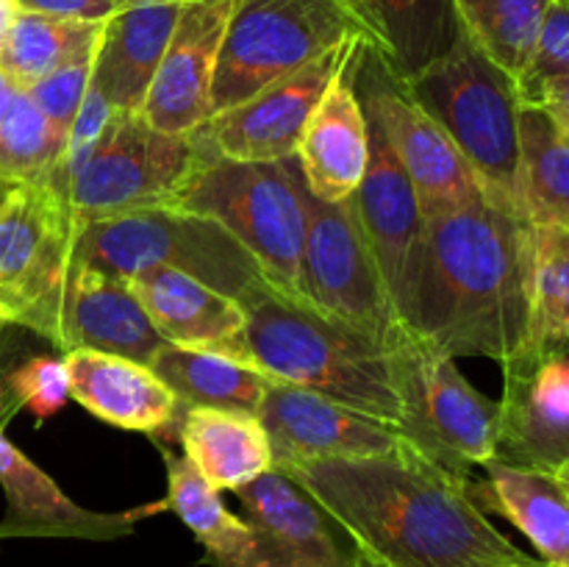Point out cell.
<instances>
[{"label": "cell", "mask_w": 569, "mask_h": 567, "mask_svg": "<svg viewBox=\"0 0 569 567\" xmlns=\"http://www.w3.org/2000/svg\"><path fill=\"white\" fill-rule=\"evenodd\" d=\"M378 567H548L517 548L478 506L472 478L411 442L383 456L289 470Z\"/></svg>", "instance_id": "cell-1"}, {"label": "cell", "mask_w": 569, "mask_h": 567, "mask_svg": "<svg viewBox=\"0 0 569 567\" xmlns=\"http://www.w3.org/2000/svg\"><path fill=\"white\" fill-rule=\"evenodd\" d=\"M533 226L481 198L426 215L403 326L450 359H517L531 345Z\"/></svg>", "instance_id": "cell-2"}, {"label": "cell", "mask_w": 569, "mask_h": 567, "mask_svg": "<svg viewBox=\"0 0 569 567\" xmlns=\"http://www.w3.org/2000/svg\"><path fill=\"white\" fill-rule=\"evenodd\" d=\"M248 354L276 381L315 389L337 404L398 428L400 389L392 350L298 304L264 281L242 300Z\"/></svg>", "instance_id": "cell-3"}, {"label": "cell", "mask_w": 569, "mask_h": 567, "mask_svg": "<svg viewBox=\"0 0 569 567\" xmlns=\"http://www.w3.org/2000/svg\"><path fill=\"white\" fill-rule=\"evenodd\" d=\"M411 98L439 122L487 198L517 209L522 94L459 26L442 53L403 76Z\"/></svg>", "instance_id": "cell-4"}, {"label": "cell", "mask_w": 569, "mask_h": 567, "mask_svg": "<svg viewBox=\"0 0 569 567\" xmlns=\"http://www.w3.org/2000/svg\"><path fill=\"white\" fill-rule=\"evenodd\" d=\"M170 209L206 217L231 233L256 261L267 287L303 298L306 206L298 159H214L172 198Z\"/></svg>", "instance_id": "cell-5"}, {"label": "cell", "mask_w": 569, "mask_h": 567, "mask_svg": "<svg viewBox=\"0 0 569 567\" xmlns=\"http://www.w3.org/2000/svg\"><path fill=\"white\" fill-rule=\"evenodd\" d=\"M72 261L120 281L153 267H172L237 300L264 281L231 233L206 217L170 206L81 222L72 239Z\"/></svg>", "instance_id": "cell-6"}, {"label": "cell", "mask_w": 569, "mask_h": 567, "mask_svg": "<svg viewBox=\"0 0 569 567\" xmlns=\"http://www.w3.org/2000/svg\"><path fill=\"white\" fill-rule=\"evenodd\" d=\"M203 131L167 133L142 115H114L81 170L56 192L76 226L170 206L214 159Z\"/></svg>", "instance_id": "cell-7"}, {"label": "cell", "mask_w": 569, "mask_h": 567, "mask_svg": "<svg viewBox=\"0 0 569 567\" xmlns=\"http://www.w3.org/2000/svg\"><path fill=\"white\" fill-rule=\"evenodd\" d=\"M367 39L345 0H237L211 87V117L342 44Z\"/></svg>", "instance_id": "cell-8"}, {"label": "cell", "mask_w": 569, "mask_h": 567, "mask_svg": "<svg viewBox=\"0 0 569 567\" xmlns=\"http://www.w3.org/2000/svg\"><path fill=\"white\" fill-rule=\"evenodd\" d=\"M400 389L398 431L437 465L470 476L498 456L500 404L472 387L456 359L417 342L392 350Z\"/></svg>", "instance_id": "cell-9"}, {"label": "cell", "mask_w": 569, "mask_h": 567, "mask_svg": "<svg viewBox=\"0 0 569 567\" xmlns=\"http://www.w3.org/2000/svg\"><path fill=\"white\" fill-rule=\"evenodd\" d=\"M300 192L306 206V304L389 350L411 339L383 287L376 256L356 217L353 198L326 203L303 187V176Z\"/></svg>", "instance_id": "cell-10"}, {"label": "cell", "mask_w": 569, "mask_h": 567, "mask_svg": "<svg viewBox=\"0 0 569 567\" xmlns=\"http://www.w3.org/2000/svg\"><path fill=\"white\" fill-rule=\"evenodd\" d=\"M76 220L50 181L17 183L0 203V311L50 342L72 261Z\"/></svg>", "instance_id": "cell-11"}, {"label": "cell", "mask_w": 569, "mask_h": 567, "mask_svg": "<svg viewBox=\"0 0 569 567\" xmlns=\"http://www.w3.org/2000/svg\"><path fill=\"white\" fill-rule=\"evenodd\" d=\"M356 92L367 120L383 133L395 159L415 183L422 215L487 195L448 133L411 98L403 76L370 44L361 48L356 64Z\"/></svg>", "instance_id": "cell-12"}, {"label": "cell", "mask_w": 569, "mask_h": 567, "mask_svg": "<svg viewBox=\"0 0 569 567\" xmlns=\"http://www.w3.org/2000/svg\"><path fill=\"white\" fill-rule=\"evenodd\" d=\"M361 44L365 39H345L320 59L270 83L244 103L214 115L200 128L206 142L220 159L231 161L292 159L320 98L333 78L353 61Z\"/></svg>", "instance_id": "cell-13"}, {"label": "cell", "mask_w": 569, "mask_h": 567, "mask_svg": "<svg viewBox=\"0 0 569 567\" xmlns=\"http://www.w3.org/2000/svg\"><path fill=\"white\" fill-rule=\"evenodd\" d=\"M259 420L270 437L272 470L281 472L311 461L383 456L403 445V434L389 422L283 381L267 389Z\"/></svg>", "instance_id": "cell-14"}, {"label": "cell", "mask_w": 569, "mask_h": 567, "mask_svg": "<svg viewBox=\"0 0 569 567\" xmlns=\"http://www.w3.org/2000/svg\"><path fill=\"white\" fill-rule=\"evenodd\" d=\"M495 459L556 472L569 461V345H545L506 361Z\"/></svg>", "instance_id": "cell-15"}, {"label": "cell", "mask_w": 569, "mask_h": 567, "mask_svg": "<svg viewBox=\"0 0 569 567\" xmlns=\"http://www.w3.org/2000/svg\"><path fill=\"white\" fill-rule=\"evenodd\" d=\"M253 526L261 567H378L348 528L292 476L267 470L237 489Z\"/></svg>", "instance_id": "cell-16"}, {"label": "cell", "mask_w": 569, "mask_h": 567, "mask_svg": "<svg viewBox=\"0 0 569 567\" xmlns=\"http://www.w3.org/2000/svg\"><path fill=\"white\" fill-rule=\"evenodd\" d=\"M237 0H189L139 115L167 133H194L211 120V87Z\"/></svg>", "instance_id": "cell-17"}, {"label": "cell", "mask_w": 569, "mask_h": 567, "mask_svg": "<svg viewBox=\"0 0 569 567\" xmlns=\"http://www.w3.org/2000/svg\"><path fill=\"white\" fill-rule=\"evenodd\" d=\"M0 487L6 495V515L0 539H89L114 543L131 537L142 517L167 509L164 500L128 511H94L76 504L48 472L33 465L20 448L6 439L0 428Z\"/></svg>", "instance_id": "cell-18"}, {"label": "cell", "mask_w": 569, "mask_h": 567, "mask_svg": "<svg viewBox=\"0 0 569 567\" xmlns=\"http://www.w3.org/2000/svg\"><path fill=\"white\" fill-rule=\"evenodd\" d=\"M353 206L367 245L381 270L389 300L403 322L411 272H415L417 250H420L422 231H426V215H422L415 183L409 181L383 133L372 122L370 161H367V172L353 195Z\"/></svg>", "instance_id": "cell-19"}, {"label": "cell", "mask_w": 569, "mask_h": 567, "mask_svg": "<svg viewBox=\"0 0 569 567\" xmlns=\"http://www.w3.org/2000/svg\"><path fill=\"white\" fill-rule=\"evenodd\" d=\"M50 342L59 350H100L150 365L164 339L128 281L70 261Z\"/></svg>", "instance_id": "cell-20"}, {"label": "cell", "mask_w": 569, "mask_h": 567, "mask_svg": "<svg viewBox=\"0 0 569 567\" xmlns=\"http://www.w3.org/2000/svg\"><path fill=\"white\" fill-rule=\"evenodd\" d=\"M167 345L211 350L253 365L242 304L189 272L153 267L128 281Z\"/></svg>", "instance_id": "cell-21"}, {"label": "cell", "mask_w": 569, "mask_h": 567, "mask_svg": "<svg viewBox=\"0 0 569 567\" xmlns=\"http://www.w3.org/2000/svg\"><path fill=\"white\" fill-rule=\"evenodd\" d=\"M361 48L326 89L295 153L303 187L326 203L353 198L370 161V122L356 92Z\"/></svg>", "instance_id": "cell-22"}, {"label": "cell", "mask_w": 569, "mask_h": 567, "mask_svg": "<svg viewBox=\"0 0 569 567\" xmlns=\"http://www.w3.org/2000/svg\"><path fill=\"white\" fill-rule=\"evenodd\" d=\"M61 359L70 376V398L98 420L156 439L178 428L183 409L142 361L100 350H70Z\"/></svg>", "instance_id": "cell-23"}, {"label": "cell", "mask_w": 569, "mask_h": 567, "mask_svg": "<svg viewBox=\"0 0 569 567\" xmlns=\"http://www.w3.org/2000/svg\"><path fill=\"white\" fill-rule=\"evenodd\" d=\"M187 3H144L117 11L94 44L92 87L117 115H137Z\"/></svg>", "instance_id": "cell-24"}, {"label": "cell", "mask_w": 569, "mask_h": 567, "mask_svg": "<svg viewBox=\"0 0 569 567\" xmlns=\"http://www.w3.org/2000/svg\"><path fill=\"white\" fill-rule=\"evenodd\" d=\"M487 481L472 484L483 511L520 528L548 567H569V493L556 472L528 470L492 459Z\"/></svg>", "instance_id": "cell-25"}, {"label": "cell", "mask_w": 569, "mask_h": 567, "mask_svg": "<svg viewBox=\"0 0 569 567\" xmlns=\"http://www.w3.org/2000/svg\"><path fill=\"white\" fill-rule=\"evenodd\" d=\"M178 442L214 489L237 493L272 470V448L259 415L192 406L178 420Z\"/></svg>", "instance_id": "cell-26"}, {"label": "cell", "mask_w": 569, "mask_h": 567, "mask_svg": "<svg viewBox=\"0 0 569 567\" xmlns=\"http://www.w3.org/2000/svg\"><path fill=\"white\" fill-rule=\"evenodd\" d=\"M167 467V509L181 517L203 548L209 567H261V548L253 526L233 515L220 489L211 487L183 454L161 445Z\"/></svg>", "instance_id": "cell-27"}, {"label": "cell", "mask_w": 569, "mask_h": 567, "mask_svg": "<svg viewBox=\"0 0 569 567\" xmlns=\"http://www.w3.org/2000/svg\"><path fill=\"white\" fill-rule=\"evenodd\" d=\"M148 367L172 389L183 411L192 406H209L259 415L261 400L276 381L270 372L250 361L176 345H164Z\"/></svg>", "instance_id": "cell-28"}, {"label": "cell", "mask_w": 569, "mask_h": 567, "mask_svg": "<svg viewBox=\"0 0 569 567\" xmlns=\"http://www.w3.org/2000/svg\"><path fill=\"white\" fill-rule=\"evenodd\" d=\"M517 209L533 228H569V133L533 103L520 111Z\"/></svg>", "instance_id": "cell-29"}, {"label": "cell", "mask_w": 569, "mask_h": 567, "mask_svg": "<svg viewBox=\"0 0 569 567\" xmlns=\"http://www.w3.org/2000/svg\"><path fill=\"white\" fill-rule=\"evenodd\" d=\"M453 20L517 83L553 0H450Z\"/></svg>", "instance_id": "cell-30"}, {"label": "cell", "mask_w": 569, "mask_h": 567, "mask_svg": "<svg viewBox=\"0 0 569 567\" xmlns=\"http://www.w3.org/2000/svg\"><path fill=\"white\" fill-rule=\"evenodd\" d=\"M103 22L70 20V17L39 14V11H17L11 22L9 39H6L0 67L28 89L78 56L81 50L92 48L100 37Z\"/></svg>", "instance_id": "cell-31"}, {"label": "cell", "mask_w": 569, "mask_h": 567, "mask_svg": "<svg viewBox=\"0 0 569 567\" xmlns=\"http://www.w3.org/2000/svg\"><path fill=\"white\" fill-rule=\"evenodd\" d=\"M67 133L37 109L26 89L0 120V178L14 183H42L59 167Z\"/></svg>", "instance_id": "cell-32"}, {"label": "cell", "mask_w": 569, "mask_h": 567, "mask_svg": "<svg viewBox=\"0 0 569 567\" xmlns=\"http://www.w3.org/2000/svg\"><path fill=\"white\" fill-rule=\"evenodd\" d=\"M569 345V228H533L531 345Z\"/></svg>", "instance_id": "cell-33"}, {"label": "cell", "mask_w": 569, "mask_h": 567, "mask_svg": "<svg viewBox=\"0 0 569 567\" xmlns=\"http://www.w3.org/2000/svg\"><path fill=\"white\" fill-rule=\"evenodd\" d=\"M94 44L92 48L81 50L78 56H72L70 61H64V64L56 67L53 72H48V76L39 78L37 83H31V87L26 89L28 98L37 103V109L42 111L61 133L70 131L72 120H76L78 109H81L83 98H87L89 87H92Z\"/></svg>", "instance_id": "cell-34"}, {"label": "cell", "mask_w": 569, "mask_h": 567, "mask_svg": "<svg viewBox=\"0 0 569 567\" xmlns=\"http://www.w3.org/2000/svg\"><path fill=\"white\" fill-rule=\"evenodd\" d=\"M9 389L17 409H28L39 422L48 420L70 400V376H67L64 359L33 356L22 361L11 370Z\"/></svg>", "instance_id": "cell-35"}, {"label": "cell", "mask_w": 569, "mask_h": 567, "mask_svg": "<svg viewBox=\"0 0 569 567\" xmlns=\"http://www.w3.org/2000/svg\"><path fill=\"white\" fill-rule=\"evenodd\" d=\"M561 76H569V0H553V6L548 9L528 70L517 87L526 98L539 83Z\"/></svg>", "instance_id": "cell-36"}, {"label": "cell", "mask_w": 569, "mask_h": 567, "mask_svg": "<svg viewBox=\"0 0 569 567\" xmlns=\"http://www.w3.org/2000/svg\"><path fill=\"white\" fill-rule=\"evenodd\" d=\"M20 11H39V14L70 17V20L106 22L117 11L144 3H189V0H14Z\"/></svg>", "instance_id": "cell-37"}, {"label": "cell", "mask_w": 569, "mask_h": 567, "mask_svg": "<svg viewBox=\"0 0 569 567\" xmlns=\"http://www.w3.org/2000/svg\"><path fill=\"white\" fill-rule=\"evenodd\" d=\"M359 17L365 26L370 48L378 56H387V39H389V14H392V0H345Z\"/></svg>", "instance_id": "cell-38"}, {"label": "cell", "mask_w": 569, "mask_h": 567, "mask_svg": "<svg viewBox=\"0 0 569 567\" xmlns=\"http://www.w3.org/2000/svg\"><path fill=\"white\" fill-rule=\"evenodd\" d=\"M522 103H533L539 106V109H545L553 117L556 126L565 133H569V76L550 78V81L539 83L533 92H528L526 98H522Z\"/></svg>", "instance_id": "cell-39"}, {"label": "cell", "mask_w": 569, "mask_h": 567, "mask_svg": "<svg viewBox=\"0 0 569 567\" xmlns=\"http://www.w3.org/2000/svg\"><path fill=\"white\" fill-rule=\"evenodd\" d=\"M20 83L14 81V78L9 76V72L3 70V67H0V120H3L6 117V111H9V106L14 103V98L17 94H20Z\"/></svg>", "instance_id": "cell-40"}, {"label": "cell", "mask_w": 569, "mask_h": 567, "mask_svg": "<svg viewBox=\"0 0 569 567\" xmlns=\"http://www.w3.org/2000/svg\"><path fill=\"white\" fill-rule=\"evenodd\" d=\"M17 11H20V9H17L14 0H0V56H3L6 39H9L11 22H14Z\"/></svg>", "instance_id": "cell-41"}, {"label": "cell", "mask_w": 569, "mask_h": 567, "mask_svg": "<svg viewBox=\"0 0 569 567\" xmlns=\"http://www.w3.org/2000/svg\"><path fill=\"white\" fill-rule=\"evenodd\" d=\"M556 476H559V481L565 484V487H567V493H569V461H565V465H561L559 470H556Z\"/></svg>", "instance_id": "cell-42"}, {"label": "cell", "mask_w": 569, "mask_h": 567, "mask_svg": "<svg viewBox=\"0 0 569 567\" xmlns=\"http://www.w3.org/2000/svg\"><path fill=\"white\" fill-rule=\"evenodd\" d=\"M14 187H17L14 181H6V178H0V203H3V200H6V195H9L11 189H14Z\"/></svg>", "instance_id": "cell-43"}, {"label": "cell", "mask_w": 569, "mask_h": 567, "mask_svg": "<svg viewBox=\"0 0 569 567\" xmlns=\"http://www.w3.org/2000/svg\"><path fill=\"white\" fill-rule=\"evenodd\" d=\"M3 326H9V320H6V317H3V311H0V328H3Z\"/></svg>", "instance_id": "cell-44"}]
</instances>
